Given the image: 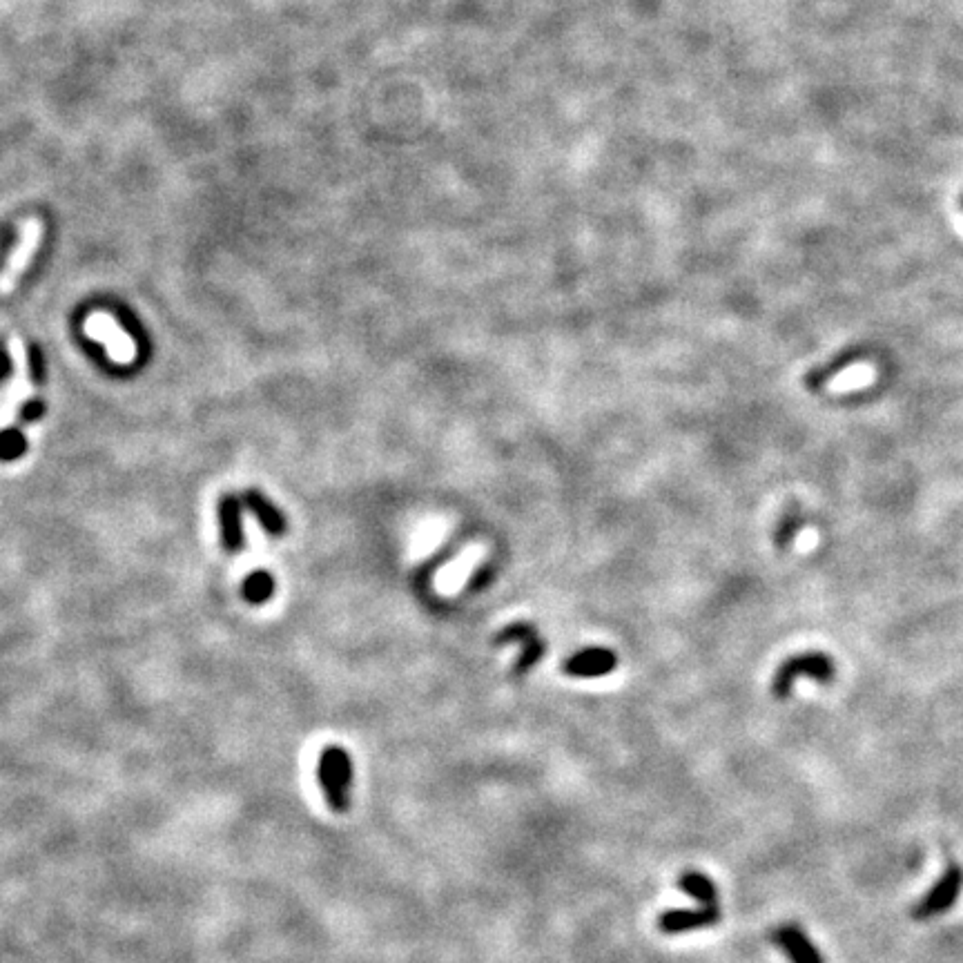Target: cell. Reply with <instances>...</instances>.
<instances>
[{
  "label": "cell",
  "instance_id": "15",
  "mask_svg": "<svg viewBox=\"0 0 963 963\" xmlns=\"http://www.w3.org/2000/svg\"><path fill=\"white\" fill-rule=\"evenodd\" d=\"M45 411H47V406H45L43 400H29V402L23 404V408H21V420L27 422V424L38 422V420H43Z\"/></svg>",
  "mask_w": 963,
  "mask_h": 963
},
{
  "label": "cell",
  "instance_id": "1",
  "mask_svg": "<svg viewBox=\"0 0 963 963\" xmlns=\"http://www.w3.org/2000/svg\"><path fill=\"white\" fill-rule=\"evenodd\" d=\"M317 781L326 803L333 812L344 814L350 807V785H353V761L342 745H328L317 758Z\"/></svg>",
  "mask_w": 963,
  "mask_h": 963
},
{
  "label": "cell",
  "instance_id": "4",
  "mask_svg": "<svg viewBox=\"0 0 963 963\" xmlns=\"http://www.w3.org/2000/svg\"><path fill=\"white\" fill-rule=\"evenodd\" d=\"M41 239H43V221L36 217L27 219L23 223L21 241H18L16 250L12 252V257H9L5 272L0 275V293H9V290L16 286L18 277L23 275V270L27 268L29 261H32L34 252L38 250V246H41Z\"/></svg>",
  "mask_w": 963,
  "mask_h": 963
},
{
  "label": "cell",
  "instance_id": "9",
  "mask_svg": "<svg viewBox=\"0 0 963 963\" xmlns=\"http://www.w3.org/2000/svg\"><path fill=\"white\" fill-rule=\"evenodd\" d=\"M219 529L223 549L235 556L246 544V538H243V500L239 495L226 493L219 500Z\"/></svg>",
  "mask_w": 963,
  "mask_h": 963
},
{
  "label": "cell",
  "instance_id": "13",
  "mask_svg": "<svg viewBox=\"0 0 963 963\" xmlns=\"http://www.w3.org/2000/svg\"><path fill=\"white\" fill-rule=\"evenodd\" d=\"M27 453V437L21 428L9 426L0 431V460L14 462Z\"/></svg>",
  "mask_w": 963,
  "mask_h": 963
},
{
  "label": "cell",
  "instance_id": "6",
  "mask_svg": "<svg viewBox=\"0 0 963 963\" xmlns=\"http://www.w3.org/2000/svg\"><path fill=\"white\" fill-rule=\"evenodd\" d=\"M718 921H721V910H718V906H700L694 910L671 908L660 914L658 928L663 930L665 935H685V932L716 926Z\"/></svg>",
  "mask_w": 963,
  "mask_h": 963
},
{
  "label": "cell",
  "instance_id": "7",
  "mask_svg": "<svg viewBox=\"0 0 963 963\" xmlns=\"http://www.w3.org/2000/svg\"><path fill=\"white\" fill-rule=\"evenodd\" d=\"M616 665H618V658L614 651L605 647H589L564 660L562 669L564 674H569L573 678H600L611 674V671L616 669Z\"/></svg>",
  "mask_w": 963,
  "mask_h": 963
},
{
  "label": "cell",
  "instance_id": "16",
  "mask_svg": "<svg viewBox=\"0 0 963 963\" xmlns=\"http://www.w3.org/2000/svg\"><path fill=\"white\" fill-rule=\"evenodd\" d=\"M9 375H12V357L5 348H0V382H5Z\"/></svg>",
  "mask_w": 963,
  "mask_h": 963
},
{
  "label": "cell",
  "instance_id": "3",
  "mask_svg": "<svg viewBox=\"0 0 963 963\" xmlns=\"http://www.w3.org/2000/svg\"><path fill=\"white\" fill-rule=\"evenodd\" d=\"M961 890H963V870L959 865H948V868L943 870L941 879L932 885V890L917 903V906H914L912 917L917 921L939 917V914L948 912L952 906H955Z\"/></svg>",
  "mask_w": 963,
  "mask_h": 963
},
{
  "label": "cell",
  "instance_id": "8",
  "mask_svg": "<svg viewBox=\"0 0 963 963\" xmlns=\"http://www.w3.org/2000/svg\"><path fill=\"white\" fill-rule=\"evenodd\" d=\"M772 941L781 948L792 963H825L821 950L814 946L812 939L805 935L796 923H785L778 926L772 935Z\"/></svg>",
  "mask_w": 963,
  "mask_h": 963
},
{
  "label": "cell",
  "instance_id": "11",
  "mask_svg": "<svg viewBox=\"0 0 963 963\" xmlns=\"http://www.w3.org/2000/svg\"><path fill=\"white\" fill-rule=\"evenodd\" d=\"M678 885L689 894V897L696 899L700 906H718V888L707 874L696 870H685L680 874Z\"/></svg>",
  "mask_w": 963,
  "mask_h": 963
},
{
  "label": "cell",
  "instance_id": "5",
  "mask_svg": "<svg viewBox=\"0 0 963 963\" xmlns=\"http://www.w3.org/2000/svg\"><path fill=\"white\" fill-rule=\"evenodd\" d=\"M495 640H498L500 645H520L522 647V654L518 656V663H515V667H513L515 676L527 674L529 669H533L535 665L540 663V658L544 654V642L538 634V629L529 625V622H513V625H509L507 629H502Z\"/></svg>",
  "mask_w": 963,
  "mask_h": 963
},
{
  "label": "cell",
  "instance_id": "12",
  "mask_svg": "<svg viewBox=\"0 0 963 963\" xmlns=\"http://www.w3.org/2000/svg\"><path fill=\"white\" fill-rule=\"evenodd\" d=\"M241 593L250 605H264V602L275 596V578H272L268 569H255L243 580Z\"/></svg>",
  "mask_w": 963,
  "mask_h": 963
},
{
  "label": "cell",
  "instance_id": "10",
  "mask_svg": "<svg viewBox=\"0 0 963 963\" xmlns=\"http://www.w3.org/2000/svg\"><path fill=\"white\" fill-rule=\"evenodd\" d=\"M241 500L246 504V509L255 515L257 522L261 524V529H264L268 535H272V538H281V535L288 531L286 515L281 513L261 491L250 489L243 493Z\"/></svg>",
  "mask_w": 963,
  "mask_h": 963
},
{
  "label": "cell",
  "instance_id": "2",
  "mask_svg": "<svg viewBox=\"0 0 963 963\" xmlns=\"http://www.w3.org/2000/svg\"><path fill=\"white\" fill-rule=\"evenodd\" d=\"M834 676H836V665L828 654H821V651H805V654H796L792 658L783 660L781 667L776 669L772 680V694L776 698H787L799 678H812L816 683H832Z\"/></svg>",
  "mask_w": 963,
  "mask_h": 963
},
{
  "label": "cell",
  "instance_id": "14",
  "mask_svg": "<svg viewBox=\"0 0 963 963\" xmlns=\"http://www.w3.org/2000/svg\"><path fill=\"white\" fill-rule=\"evenodd\" d=\"M27 362H29V375H32V379L36 384H43L45 382V375H47V362H45V355H43V350L38 344H29L27 348Z\"/></svg>",
  "mask_w": 963,
  "mask_h": 963
}]
</instances>
